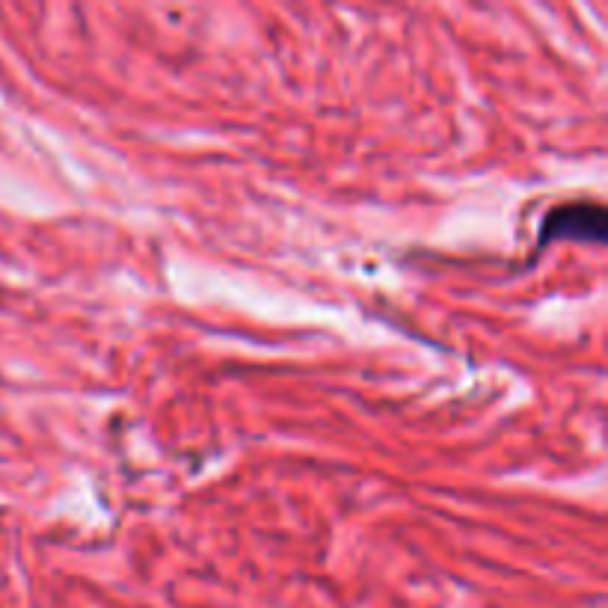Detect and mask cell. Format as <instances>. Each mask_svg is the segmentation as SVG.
Segmentation results:
<instances>
[{"mask_svg":"<svg viewBox=\"0 0 608 608\" xmlns=\"http://www.w3.org/2000/svg\"><path fill=\"white\" fill-rule=\"evenodd\" d=\"M606 235L608 217L600 202H567L546 214L540 226V247L552 241H582L600 247Z\"/></svg>","mask_w":608,"mask_h":608,"instance_id":"obj_1","label":"cell"}]
</instances>
